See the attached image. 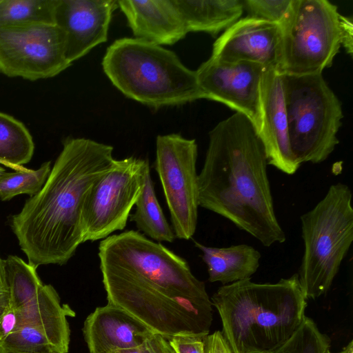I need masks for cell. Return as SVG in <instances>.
Masks as SVG:
<instances>
[{
	"instance_id": "6da1fadb",
	"label": "cell",
	"mask_w": 353,
	"mask_h": 353,
	"mask_svg": "<svg viewBox=\"0 0 353 353\" xmlns=\"http://www.w3.org/2000/svg\"><path fill=\"white\" fill-rule=\"evenodd\" d=\"M113 147L68 137L46 183L10 218L12 231L28 263L65 264L83 242L81 215L86 195L112 166Z\"/></svg>"
},
{
	"instance_id": "ac0fdd59",
	"label": "cell",
	"mask_w": 353,
	"mask_h": 353,
	"mask_svg": "<svg viewBox=\"0 0 353 353\" xmlns=\"http://www.w3.org/2000/svg\"><path fill=\"white\" fill-rule=\"evenodd\" d=\"M17 310L18 327L35 326L47 336L56 353L68 352L70 330L68 317L74 316L75 312L68 305L61 304L52 285L43 284L31 301Z\"/></svg>"
},
{
	"instance_id": "7402d4cb",
	"label": "cell",
	"mask_w": 353,
	"mask_h": 353,
	"mask_svg": "<svg viewBox=\"0 0 353 353\" xmlns=\"http://www.w3.org/2000/svg\"><path fill=\"white\" fill-rule=\"evenodd\" d=\"M32 137L20 121L0 112V164L15 171L24 170L34 154Z\"/></svg>"
},
{
	"instance_id": "836d02e7",
	"label": "cell",
	"mask_w": 353,
	"mask_h": 353,
	"mask_svg": "<svg viewBox=\"0 0 353 353\" xmlns=\"http://www.w3.org/2000/svg\"><path fill=\"white\" fill-rule=\"evenodd\" d=\"M341 33H342V46L346 52L352 55V18L341 16Z\"/></svg>"
},
{
	"instance_id": "5bb4252c",
	"label": "cell",
	"mask_w": 353,
	"mask_h": 353,
	"mask_svg": "<svg viewBox=\"0 0 353 353\" xmlns=\"http://www.w3.org/2000/svg\"><path fill=\"white\" fill-rule=\"evenodd\" d=\"M118 7L115 0H58L54 24L65 34L70 63L107 41L112 15Z\"/></svg>"
},
{
	"instance_id": "ba28073f",
	"label": "cell",
	"mask_w": 353,
	"mask_h": 353,
	"mask_svg": "<svg viewBox=\"0 0 353 353\" xmlns=\"http://www.w3.org/2000/svg\"><path fill=\"white\" fill-rule=\"evenodd\" d=\"M341 16L327 0H292L281 24L279 74H322L342 46Z\"/></svg>"
},
{
	"instance_id": "44dd1931",
	"label": "cell",
	"mask_w": 353,
	"mask_h": 353,
	"mask_svg": "<svg viewBox=\"0 0 353 353\" xmlns=\"http://www.w3.org/2000/svg\"><path fill=\"white\" fill-rule=\"evenodd\" d=\"M134 206L135 211L129 218L139 231L156 242H174L176 237L157 199L148 160L144 169L142 190Z\"/></svg>"
},
{
	"instance_id": "30bf717a",
	"label": "cell",
	"mask_w": 353,
	"mask_h": 353,
	"mask_svg": "<svg viewBox=\"0 0 353 353\" xmlns=\"http://www.w3.org/2000/svg\"><path fill=\"white\" fill-rule=\"evenodd\" d=\"M198 147L179 134L159 135L154 169L158 174L176 238L189 240L198 219Z\"/></svg>"
},
{
	"instance_id": "2e32d148",
	"label": "cell",
	"mask_w": 353,
	"mask_h": 353,
	"mask_svg": "<svg viewBox=\"0 0 353 353\" xmlns=\"http://www.w3.org/2000/svg\"><path fill=\"white\" fill-rule=\"evenodd\" d=\"M83 333L90 353L136 347L154 332L122 307L108 303L86 318Z\"/></svg>"
},
{
	"instance_id": "7c38bea8",
	"label": "cell",
	"mask_w": 353,
	"mask_h": 353,
	"mask_svg": "<svg viewBox=\"0 0 353 353\" xmlns=\"http://www.w3.org/2000/svg\"><path fill=\"white\" fill-rule=\"evenodd\" d=\"M264 66L254 62H222L210 57L195 71L203 99L225 104L259 125V88Z\"/></svg>"
},
{
	"instance_id": "f546056e",
	"label": "cell",
	"mask_w": 353,
	"mask_h": 353,
	"mask_svg": "<svg viewBox=\"0 0 353 353\" xmlns=\"http://www.w3.org/2000/svg\"><path fill=\"white\" fill-rule=\"evenodd\" d=\"M206 336L182 334L174 336L168 340L176 353H205Z\"/></svg>"
},
{
	"instance_id": "484cf974",
	"label": "cell",
	"mask_w": 353,
	"mask_h": 353,
	"mask_svg": "<svg viewBox=\"0 0 353 353\" xmlns=\"http://www.w3.org/2000/svg\"><path fill=\"white\" fill-rule=\"evenodd\" d=\"M330 340L314 321L305 316L292 336L272 353H329Z\"/></svg>"
},
{
	"instance_id": "3957f363",
	"label": "cell",
	"mask_w": 353,
	"mask_h": 353,
	"mask_svg": "<svg viewBox=\"0 0 353 353\" xmlns=\"http://www.w3.org/2000/svg\"><path fill=\"white\" fill-rule=\"evenodd\" d=\"M211 302L232 353H272L301 325L307 306L297 273L274 283L247 279L223 285Z\"/></svg>"
},
{
	"instance_id": "d6986e66",
	"label": "cell",
	"mask_w": 353,
	"mask_h": 353,
	"mask_svg": "<svg viewBox=\"0 0 353 353\" xmlns=\"http://www.w3.org/2000/svg\"><path fill=\"white\" fill-rule=\"evenodd\" d=\"M207 265L209 281L223 285L250 279L259 268L261 253L246 244L228 248L208 247L194 241Z\"/></svg>"
},
{
	"instance_id": "f1b7e54d",
	"label": "cell",
	"mask_w": 353,
	"mask_h": 353,
	"mask_svg": "<svg viewBox=\"0 0 353 353\" xmlns=\"http://www.w3.org/2000/svg\"><path fill=\"white\" fill-rule=\"evenodd\" d=\"M111 353H176L168 338L154 333L141 345L131 349L119 350Z\"/></svg>"
},
{
	"instance_id": "ffe728a7",
	"label": "cell",
	"mask_w": 353,
	"mask_h": 353,
	"mask_svg": "<svg viewBox=\"0 0 353 353\" xmlns=\"http://www.w3.org/2000/svg\"><path fill=\"white\" fill-rule=\"evenodd\" d=\"M189 32L217 34L241 17L243 0H172Z\"/></svg>"
},
{
	"instance_id": "8fae6325",
	"label": "cell",
	"mask_w": 353,
	"mask_h": 353,
	"mask_svg": "<svg viewBox=\"0 0 353 353\" xmlns=\"http://www.w3.org/2000/svg\"><path fill=\"white\" fill-rule=\"evenodd\" d=\"M64 31L52 23L0 27V72L37 81L57 76L71 65Z\"/></svg>"
},
{
	"instance_id": "7a4b0ae2",
	"label": "cell",
	"mask_w": 353,
	"mask_h": 353,
	"mask_svg": "<svg viewBox=\"0 0 353 353\" xmlns=\"http://www.w3.org/2000/svg\"><path fill=\"white\" fill-rule=\"evenodd\" d=\"M268 165L254 125L235 112L209 132L198 174L199 206L229 220L265 247L286 239L275 214Z\"/></svg>"
},
{
	"instance_id": "1f68e13d",
	"label": "cell",
	"mask_w": 353,
	"mask_h": 353,
	"mask_svg": "<svg viewBox=\"0 0 353 353\" xmlns=\"http://www.w3.org/2000/svg\"><path fill=\"white\" fill-rule=\"evenodd\" d=\"M205 353H232L225 341L221 332L208 334L205 340Z\"/></svg>"
},
{
	"instance_id": "9a60e30c",
	"label": "cell",
	"mask_w": 353,
	"mask_h": 353,
	"mask_svg": "<svg viewBox=\"0 0 353 353\" xmlns=\"http://www.w3.org/2000/svg\"><path fill=\"white\" fill-rule=\"evenodd\" d=\"M281 29L276 23L239 19L214 42L210 58L222 62L249 61L277 68Z\"/></svg>"
},
{
	"instance_id": "8992f818",
	"label": "cell",
	"mask_w": 353,
	"mask_h": 353,
	"mask_svg": "<svg viewBox=\"0 0 353 353\" xmlns=\"http://www.w3.org/2000/svg\"><path fill=\"white\" fill-rule=\"evenodd\" d=\"M304 252L298 276L307 299L326 294L353 241V208L349 186L337 183L301 216Z\"/></svg>"
},
{
	"instance_id": "9c48e42d",
	"label": "cell",
	"mask_w": 353,
	"mask_h": 353,
	"mask_svg": "<svg viewBox=\"0 0 353 353\" xmlns=\"http://www.w3.org/2000/svg\"><path fill=\"white\" fill-rule=\"evenodd\" d=\"M148 159H114L111 168L90 188L83 207V242L104 239L123 230L143 188Z\"/></svg>"
},
{
	"instance_id": "d4e9b609",
	"label": "cell",
	"mask_w": 353,
	"mask_h": 353,
	"mask_svg": "<svg viewBox=\"0 0 353 353\" xmlns=\"http://www.w3.org/2000/svg\"><path fill=\"white\" fill-rule=\"evenodd\" d=\"M51 162L43 163L37 170L25 168L0 174V199L9 201L13 197L27 194H37L43 186L51 170Z\"/></svg>"
},
{
	"instance_id": "4316f807",
	"label": "cell",
	"mask_w": 353,
	"mask_h": 353,
	"mask_svg": "<svg viewBox=\"0 0 353 353\" xmlns=\"http://www.w3.org/2000/svg\"><path fill=\"white\" fill-rule=\"evenodd\" d=\"M0 353H56L47 336L38 327L21 325L0 341Z\"/></svg>"
},
{
	"instance_id": "52a82bcc",
	"label": "cell",
	"mask_w": 353,
	"mask_h": 353,
	"mask_svg": "<svg viewBox=\"0 0 353 353\" xmlns=\"http://www.w3.org/2000/svg\"><path fill=\"white\" fill-rule=\"evenodd\" d=\"M281 77L294 157L300 165L321 163L339 142L341 103L322 74Z\"/></svg>"
},
{
	"instance_id": "83f0119b",
	"label": "cell",
	"mask_w": 353,
	"mask_h": 353,
	"mask_svg": "<svg viewBox=\"0 0 353 353\" xmlns=\"http://www.w3.org/2000/svg\"><path fill=\"white\" fill-rule=\"evenodd\" d=\"M292 0H243L247 17L279 26L286 19Z\"/></svg>"
},
{
	"instance_id": "4fadbf2b",
	"label": "cell",
	"mask_w": 353,
	"mask_h": 353,
	"mask_svg": "<svg viewBox=\"0 0 353 353\" xmlns=\"http://www.w3.org/2000/svg\"><path fill=\"white\" fill-rule=\"evenodd\" d=\"M256 132L264 147L268 164L285 174H294L300 165L291 150L281 77L271 67L264 68L261 79Z\"/></svg>"
},
{
	"instance_id": "5b68a950",
	"label": "cell",
	"mask_w": 353,
	"mask_h": 353,
	"mask_svg": "<svg viewBox=\"0 0 353 353\" xmlns=\"http://www.w3.org/2000/svg\"><path fill=\"white\" fill-rule=\"evenodd\" d=\"M98 256L102 281L184 301L211 302L205 283L194 276L185 259L139 231L125 230L101 240Z\"/></svg>"
},
{
	"instance_id": "d590c367",
	"label": "cell",
	"mask_w": 353,
	"mask_h": 353,
	"mask_svg": "<svg viewBox=\"0 0 353 353\" xmlns=\"http://www.w3.org/2000/svg\"><path fill=\"white\" fill-rule=\"evenodd\" d=\"M6 172V169L0 164V174Z\"/></svg>"
},
{
	"instance_id": "603a6c76",
	"label": "cell",
	"mask_w": 353,
	"mask_h": 353,
	"mask_svg": "<svg viewBox=\"0 0 353 353\" xmlns=\"http://www.w3.org/2000/svg\"><path fill=\"white\" fill-rule=\"evenodd\" d=\"M4 266L10 306L17 309L31 301L43 283L37 272V268L17 256H8Z\"/></svg>"
},
{
	"instance_id": "d6a6232c",
	"label": "cell",
	"mask_w": 353,
	"mask_h": 353,
	"mask_svg": "<svg viewBox=\"0 0 353 353\" xmlns=\"http://www.w3.org/2000/svg\"><path fill=\"white\" fill-rule=\"evenodd\" d=\"M10 306V292L6 276L4 260L0 257V320Z\"/></svg>"
},
{
	"instance_id": "4dcf8cb0",
	"label": "cell",
	"mask_w": 353,
	"mask_h": 353,
	"mask_svg": "<svg viewBox=\"0 0 353 353\" xmlns=\"http://www.w3.org/2000/svg\"><path fill=\"white\" fill-rule=\"evenodd\" d=\"M18 323L17 310L10 306L0 320V341L15 332L18 328Z\"/></svg>"
},
{
	"instance_id": "e575fe53",
	"label": "cell",
	"mask_w": 353,
	"mask_h": 353,
	"mask_svg": "<svg viewBox=\"0 0 353 353\" xmlns=\"http://www.w3.org/2000/svg\"><path fill=\"white\" fill-rule=\"evenodd\" d=\"M329 353H332L329 352ZM334 353H353V341H351L343 349L339 352Z\"/></svg>"
},
{
	"instance_id": "277c9868",
	"label": "cell",
	"mask_w": 353,
	"mask_h": 353,
	"mask_svg": "<svg viewBox=\"0 0 353 353\" xmlns=\"http://www.w3.org/2000/svg\"><path fill=\"white\" fill-rule=\"evenodd\" d=\"M103 70L125 97L155 109L203 99L195 71L177 55L154 43L124 37L114 41Z\"/></svg>"
},
{
	"instance_id": "e0dca14e",
	"label": "cell",
	"mask_w": 353,
	"mask_h": 353,
	"mask_svg": "<svg viewBox=\"0 0 353 353\" xmlns=\"http://www.w3.org/2000/svg\"><path fill=\"white\" fill-rule=\"evenodd\" d=\"M133 34L157 45H172L188 32L172 0L117 1Z\"/></svg>"
},
{
	"instance_id": "cb8c5ba5",
	"label": "cell",
	"mask_w": 353,
	"mask_h": 353,
	"mask_svg": "<svg viewBox=\"0 0 353 353\" xmlns=\"http://www.w3.org/2000/svg\"><path fill=\"white\" fill-rule=\"evenodd\" d=\"M58 0H0V27L54 24Z\"/></svg>"
}]
</instances>
